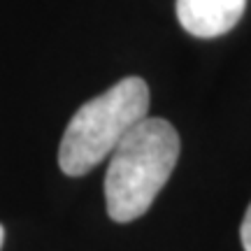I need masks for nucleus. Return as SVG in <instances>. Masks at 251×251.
I'll use <instances>...</instances> for the list:
<instances>
[{
  "label": "nucleus",
  "mask_w": 251,
  "mask_h": 251,
  "mask_svg": "<svg viewBox=\"0 0 251 251\" xmlns=\"http://www.w3.org/2000/svg\"><path fill=\"white\" fill-rule=\"evenodd\" d=\"M240 240H242L244 251H251V202H249V207H247V214H244V219H242Z\"/></svg>",
  "instance_id": "obj_4"
},
{
  "label": "nucleus",
  "mask_w": 251,
  "mask_h": 251,
  "mask_svg": "<svg viewBox=\"0 0 251 251\" xmlns=\"http://www.w3.org/2000/svg\"><path fill=\"white\" fill-rule=\"evenodd\" d=\"M2 244H5V228L0 226V249H2Z\"/></svg>",
  "instance_id": "obj_5"
},
{
  "label": "nucleus",
  "mask_w": 251,
  "mask_h": 251,
  "mask_svg": "<svg viewBox=\"0 0 251 251\" xmlns=\"http://www.w3.org/2000/svg\"><path fill=\"white\" fill-rule=\"evenodd\" d=\"M149 112V86L140 77H126L112 89L84 102L63 133L58 165L68 177H84L107 158L137 121Z\"/></svg>",
  "instance_id": "obj_2"
},
{
  "label": "nucleus",
  "mask_w": 251,
  "mask_h": 251,
  "mask_svg": "<svg viewBox=\"0 0 251 251\" xmlns=\"http://www.w3.org/2000/svg\"><path fill=\"white\" fill-rule=\"evenodd\" d=\"M179 135L165 119L144 117L112 149L105 175L107 214L130 224L147 214L179 161Z\"/></svg>",
  "instance_id": "obj_1"
},
{
  "label": "nucleus",
  "mask_w": 251,
  "mask_h": 251,
  "mask_svg": "<svg viewBox=\"0 0 251 251\" xmlns=\"http://www.w3.org/2000/svg\"><path fill=\"white\" fill-rule=\"evenodd\" d=\"M247 9V0H177L175 12L181 28L196 37L209 40L233 30Z\"/></svg>",
  "instance_id": "obj_3"
}]
</instances>
